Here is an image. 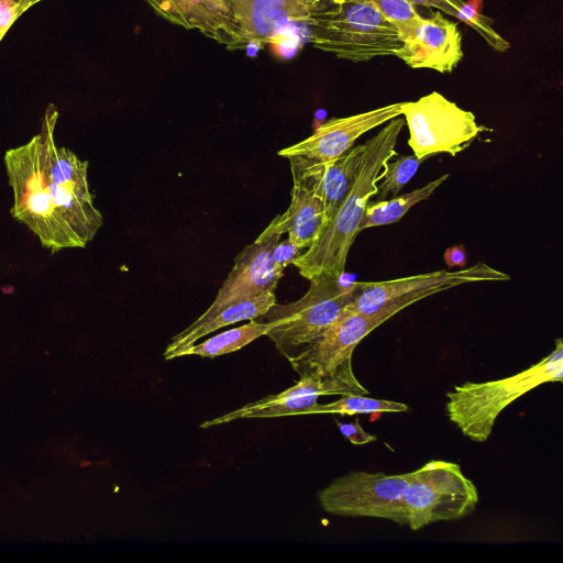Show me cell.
<instances>
[{"mask_svg": "<svg viewBox=\"0 0 563 563\" xmlns=\"http://www.w3.org/2000/svg\"><path fill=\"white\" fill-rule=\"evenodd\" d=\"M2 37H3V35H2V34H0V40H1Z\"/></svg>", "mask_w": 563, "mask_h": 563, "instance_id": "obj_33", "label": "cell"}, {"mask_svg": "<svg viewBox=\"0 0 563 563\" xmlns=\"http://www.w3.org/2000/svg\"><path fill=\"white\" fill-rule=\"evenodd\" d=\"M269 324L250 320L246 324L219 333L202 343L194 344L187 349L184 355H199L202 357H217L235 352L268 331Z\"/></svg>", "mask_w": 563, "mask_h": 563, "instance_id": "obj_22", "label": "cell"}, {"mask_svg": "<svg viewBox=\"0 0 563 563\" xmlns=\"http://www.w3.org/2000/svg\"><path fill=\"white\" fill-rule=\"evenodd\" d=\"M367 393L356 379L352 368V361H350L332 376L324 378L301 376L299 382L284 391L246 404L236 410L205 421L200 427L206 429L246 418L307 415V411L317 404L320 396L366 395Z\"/></svg>", "mask_w": 563, "mask_h": 563, "instance_id": "obj_11", "label": "cell"}, {"mask_svg": "<svg viewBox=\"0 0 563 563\" xmlns=\"http://www.w3.org/2000/svg\"><path fill=\"white\" fill-rule=\"evenodd\" d=\"M239 19L246 46L272 42L292 22L308 23L318 0H228Z\"/></svg>", "mask_w": 563, "mask_h": 563, "instance_id": "obj_17", "label": "cell"}, {"mask_svg": "<svg viewBox=\"0 0 563 563\" xmlns=\"http://www.w3.org/2000/svg\"><path fill=\"white\" fill-rule=\"evenodd\" d=\"M364 147V144L353 146L330 163L309 158L324 203L328 222L354 184Z\"/></svg>", "mask_w": 563, "mask_h": 563, "instance_id": "obj_20", "label": "cell"}, {"mask_svg": "<svg viewBox=\"0 0 563 563\" xmlns=\"http://www.w3.org/2000/svg\"><path fill=\"white\" fill-rule=\"evenodd\" d=\"M396 158L388 159L377 177L376 197L377 200H386L398 195L400 189L416 175L419 166L428 158H418L412 155H395Z\"/></svg>", "mask_w": 563, "mask_h": 563, "instance_id": "obj_24", "label": "cell"}, {"mask_svg": "<svg viewBox=\"0 0 563 563\" xmlns=\"http://www.w3.org/2000/svg\"><path fill=\"white\" fill-rule=\"evenodd\" d=\"M166 21L190 30L186 13V0H145Z\"/></svg>", "mask_w": 563, "mask_h": 563, "instance_id": "obj_26", "label": "cell"}, {"mask_svg": "<svg viewBox=\"0 0 563 563\" xmlns=\"http://www.w3.org/2000/svg\"><path fill=\"white\" fill-rule=\"evenodd\" d=\"M401 115L409 130L408 145L418 158L440 153L455 156L487 130L471 111L437 91L402 102Z\"/></svg>", "mask_w": 563, "mask_h": 563, "instance_id": "obj_8", "label": "cell"}, {"mask_svg": "<svg viewBox=\"0 0 563 563\" xmlns=\"http://www.w3.org/2000/svg\"><path fill=\"white\" fill-rule=\"evenodd\" d=\"M284 233L275 217L258 238L238 254L216 299L196 320H206L224 306L241 299L275 291L284 269L275 262L273 250Z\"/></svg>", "mask_w": 563, "mask_h": 563, "instance_id": "obj_12", "label": "cell"}, {"mask_svg": "<svg viewBox=\"0 0 563 563\" xmlns=\"http://www.w3.org/2000/svg\"><path fill=\"white\" fill-rule=\"evenodd\" d=\"M391 317L388 312L364 314L347 307L318 340L287 360L300 377L332 376L352 361L356 345Z\"/></svg>", "mask_w": 563, "mask_h": 563, "instance_id": "obj_13", "label": "cell"}, {"mask_svg": "<svg viewBox=\"0 0 563 563\" xmlns=\"http://www.w3.org/2000/svg\"><path fill=\"white\" fill-rule=\"evenodd\" d=\"M416 5H422L429 9H437L442 13L456 18L462 21V8L465 4L464 0H406Z\"/></svg>", "mask_w": 563, "mask_h": 563, "instance_id": "obj_27", "label": "cell"}, {"mask_svg": "<svg viewBox=\"0 0 563 563\" xmlns=\"http://www.w3.org/2000/svg\"><path fill=\"white\" fill-rule=\"evenodd\" d=\"M336 426L340 432L353 444L362 445L377 440L375 435L367 433L362 428L358 420L351 423L336 421Z\"/></svg>", "mask_w": 563, "mask_h": 563, "instance_id": "obj_29", "label": "cell"}, {"mask_svg": "<svg viewBox=\"0 0 563 563\" xmlns=\"http://www.w3.org/2000/svg\"><path fill=\"white\" fill-rule=\"evenodd\" d=\"M410 473L351 471L318 492L321 508L341 517H368L405 526L404 496Z\"/></svg>", "mask_w": 563, "mask_h": 563, "instance_id": "obj_9", "label": "cell"}, {"mask_svg": "<svg viewBox=\"0 0 563 563\" xmlns=\"http://www.w3.org/2000/svg\"><path fill=\"white\" fill-rule=\"evenodd\" d=\"M190 30L224 44L228 49L246 46L236 13L228 0H186Z\"/></svg>", "mask_w": 563, "mask_h": 563, "instance_id": "obj_19", "label": "cell"}, {"mask_svg": "<svg viewBox=\"0 0 563 563\" xmlns=\"http://www.w3.org/2000/svg\"><path fill=\"white\" fill-rule=\"evenodd\" d=\"M308 291L298 300L274 303L256 320L269 324L265 333L276 349L289 358L318 340L352 303L357 284L344 285L341 277L320 274L311 279Z\"/></svg>", "mask_w": 563, "mask_h": 563, "instance_id": "obj_5", "label": "cell"}, {"mask_svg": "<svg viewBox=\"0 0 563 563\" xmlns=\"http://www.w3.org/2000/svg\"><path fill=\"white\" fill-rule=\"evenodd\" d=\"M57 119L58 111L49 103L40 131L47 185L56 208L80 247H85L92 241L103 220L90 192L88 162L81 161L73 151L55 143Z\"/></svg>", "mask_w": 563, "mask_h": 563, "instance_id": "obj_6", "label": "cell"}, {"mask_svg": "<svg viewBox=\"0 0 563 563\" xmlns=\"http://www.w3.org/2000/svg\"><path fill=\"white\" fill-rule=\"evenodd\" d=\"M405 125L397 117L367 140L354 184L318 239L292 264L306 279L320 274L342 277L349 251L358 233L369 198L377 192V177L384 164L397 153L395 145Z\"/></svg>", "mask_w": 563, "mask_h": 563, "instance_id": "obj_1", "label": "cell"}, {"mask_svg": "<svg viewBox=\"0 0 563 563\" xmlns=\"http://www.w3.org/2000/svg\"><path fill=\"white\" fill-rule=\"evenodd\" d=\"M509 279L510 275L476 263L460 271L442 269L391 280L356 283L357 294L349 307L364 314H376L386 309L397 313L426 297L463 284Z\"/></svg>", "mask_w": 563, "mask_h": 563, "instance_id": "obj_10", "label": "cell"}, {"mask_svg": "<svg viewBox=\"0 0 563 563\" xmlns=\"http://www.w3.org/2000/svg\"><path fill=\"white\" fill-rule=\"evenodd\" d=\"M402 45L395 56L411 68L452 73L463 58L462 36L457 24L441 11L420 16L401 36Z\"/></svg>", "mask_w": 563, "mask_h": 563, "instance_id": "obj_14", "label": "cell"}, {"mask_svg": "<svg viewBox=\"0 0 563 563\" xmlns=\"http://www.w3.org/2000/svg\"><path fill=\"white\" fill-rule=\"evenodd\" d=\"M305 251L294 244L288 238L278 241L273 250V257L275 262L285 269L289 264L300 256Z\"/></svg>", "mask_w": 563, "mask_h": 563, "instance_id": "obj_28", "label": "cell"}, {"mask_svg": "<svg viewBox=\"0 0 563 563\" xmlns=\"http://www.w3.org/2000/svg\"><path fill=\"white\" fill-rule=\"evenodd\" d=\"M448 178L449 174H445L426 186L402 196L375 202L368 201L358 225V232L367 228L391 224L399 221L411 207L428 199Z\"/></svg>", "mask_w": 563, "mask_h": 563, "instance_id": "obj_21", "label": "cell"}, {"mask_svg": "<svg viewBox=\"0 0 563 563\" xmlns=\"http://www.w3.org/2000/svg\"><path fill=\"white\" fill-rule=\"evenodd\" d=\"M402 102L390 103L362 113L332 118L307 139L278 151L283 157L303 156L330 163L350 148L366 132L401 115Z\"/></svg>", "mask_w": 563, "mask_h": 563, "instance_id": "obj_15", "label": "cell"}, {"mask_svg": "<svg viewBox=\"0 0 563 563\" xmlns=\"http://www.w3.org/2000/svg\"><path fill=\"white\" fill-rule=\"evenodd\" d=\"M20 0H0V34L4 35L12 23L19 18Z\"/></svg>", "mask_w": 563, "mask_h": 563, "instance_id": "obj_30", "label": "cell"}, {"mask_svg": "<svg viewBox=\"0 0 563 563\" xmlns=\"http://www.w3.org/2000/svg\"><path fill=\"white\" fill-rule=\"evenodd\" d=\"M404 501L406 525L417 531L470 515L478 503V493L459 464L432 460L410 472Z\"/></svg>", "mask_w": 563, "mask_h": 563, "instance_id": "obj_7", "label": "cell"}, {"mask_svg": "<svg viewBox=\"0 0 563 563\" xmlns=\"http://www.w3.org/2000/svg\"><path fill=\"white\" fill-rule=\"evenodd\" d=\"M4 165L13 191L12 217L25 224L53 253L80 247L56 208L46 178L41 134L8 150Z\"/></svg>", "mask_w": 563, "mask_h": 563, "instance_id": "obj_4", "label": "cell"}, {"mask_svg": "<svg viewBox=\"0 0 563 563\" xmlns=\"http://www.w3.org/2000/svg\"><path fill=\"white\" fill-rule=\"evenodd\" d=\"M274 303H276L275 291H266L258 296L229 303L206 320H195L185 330L172 338L165 349L164 358L169 361L183 356L184 352L202 336L225 325L256 319Z\"/></svg>", "mask_w": 563, "mask_h": 563, "instance_id": "obj_18", "label": "cell"}, {"mask_svg": "<svg viewBox=\"0 0 563 563\" xmlns=\"http://www.w3.org/2000/svg\"><path fill=\"white\" fill-rule=\"evenodd\" d=\"M444 262L449 268L464 267L467 262L466 251L463 245H455L445 250Z\"/></svg>", "mask_w": 563, "mask_h": 563, "instance_id": "obj_31", "label": "cell"}, {"mask_svg": "<svg viewBox=\"0 0 563 563\" xmlns=\"http://www.w3.org/2000/svg\"><path fill=\"white\" fill-rule=\"evenodd\" d=\"M307 24L313 47L352 63L395 56L402 45L396 25L364 1L318 0Z\"/></svg>", "mask_w": 563, "mask_h": 563, "instance_id": "obj_2", "label": "cell"}, {"mask_svg": "<svg viewBox=\"0 0 563 563\" xmlns=\"http://www.w3.org/2000/svg\"><path fill=\"white\" fill-rule=\"evenodd\" d=\"M563 380V343L538 363L512 376L484 383L466 382L446 393L448 418L475 442H485L499 413L526 393L545 383Z\"/></svg>", "mask_w": 563, "mask_h": 563, "instance_id": "obj_3", "label": "cell"}, {"mask_svg": "<svg viewBox=\"0 0 563 563\" xmlns=\"http://www.w3.org/2000/svg\"><path fill=\"white\" fill-rule=\"evenodd\" d=\"M41 0H20L18 8V15L20 16L24 11H26L31 5L38 2Z\"/></svg>", "mask_w": 563, "mask_h": 563, "instance_id": "obj_32", "label": "cell"}, {"mask_svg": "<svg viewBox=\"0 0 563 563\" xmlns=\"http://www.w3.org/2000/svg\"><path fill=\"white\" fill-rule=\"evenodd\" d=\"M374 4L398 29L400 37L421 16L416 7L406 0H356Z\"/></svg>", "mask_w": 563, "mask_h": 563, "instance_id": "obj_25", "label": "cell"}, {"mask_svg": "<svg viewBox=\"0 0 563 563\" xmlns=\"http://www.w3.org/2000/svg\"><path fill=\"white\" fill-rule=\"evenodd\" d=\"M409 408L404 402L375 399L362 394H351L329 404H316L307 415L339 413V415H371L383 412H406Z\"/></svg>", "mask_w": 563, "mask_h": 563, "instance_id": "obj_23", "label": "cell"}, {"mask_svg": "<svg viewBox=\"0 0 563 563\" xmlns=\"http://www.w3.org/2000/svg\"><path fill=\"white\" fill-rule=\"evenodd\" d=\"M288 158L292 175L291 200L277 218L287 238L307 250L327 225L325 208L310 161L303 156Z\"/></svg>", "mask_w": 563, "mask_h": 563, "instance_id": "obj_16", "label": "cell"}]
</instances>
